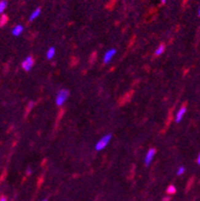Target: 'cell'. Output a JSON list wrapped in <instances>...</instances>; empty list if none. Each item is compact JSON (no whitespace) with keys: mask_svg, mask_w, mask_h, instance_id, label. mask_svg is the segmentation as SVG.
Returning a JSON list of instances; mask_svg holds the SVG:
<instances>
[{"mask_svg":"<svg viewBox=\"0 0 200 201\" xmlns=\"http://www.w3.org/2000/svg\"><path fill=\"white\" fill-rule=\"evenodd\" d=\"M55 55V48L54 47H50V48L47 50L46 52V57L48 59H52Z\"/></svg>","mask_w":200,"mask_h":201,"instance_id":"9","label":"cell"},{"mask_svg":"<svg viewBox=\"0 0 200 201\" xmlns=\"http://www.w3.org/2000/svg\"><path fill=\"white\" fill-rule=\"evenodd\" d=\"M184 173H185V168L184 167H180L179 168H178V171H177L178 176H181V175H183Z\"/></svg>","mask_w":200,"mask_h":201,"instance_id":"12","label":"cell"},{"mask_svg":"<svg viewBox=\"0 0 200 201\" xmlns=\"http://www.w3.org/2000/svg\"><path fill=\"white\" fill-rule=\"evenodd\" d=\"M23 31H24V27H23V26L18 25V26H15L14 29H12L11 33H12L14 36H20V35L23 33Z\"/></svg>","mask_w":200,"mask_h":201,"instance_id":"7","label":"cell"},{"mask_svg":"<svg viewBox=\"0 0 200 201\" xmlns=\"http://www.w3.org/2000/svg\"><path fill=\"white\" fill-rule=\"evenodd\" d=\"M0 201H6V199L4 198V197H2V198H1V199H0Z\"/></svg>","mask_w":200,"mask_h":201,"instance_id":"16","label":"cell"},{"mask_svg":"<svg viewBox=\"0 0 200 201\" xmlns=\"http://www.w3.org/2000/svg\"><path fill=\"white\" fill-rule=\"evenodd\" d=\"M116 50L114 48L107 50L105 52V54H104V57H103L104 63H108V62L112 61V59L113 58V56L116 55Z\"/></svg>","mask_w":200,"mask_h":201,"instance_id":"4","label":"cell"},{"mask_svg":"<svg viewBox=\"0 0 200 201\" xmlns=\"http://www.w3.org/2000/svg\"><path fill=\"white\" fill-rule=\"evenodd\" d=\"M198 14H199V17H200V7H199V10H198Z\"/></svg>","mask_w":200,"mask_h":201,"instance_id":"18","label":"cell"},{"mask_svg":"<svg viewBox=\"0 0 200 201\" xmlns=\"http://www.w3.org/2000/svg\"><path fill=\"white\" fill-rule=\"evenodd\" d=\"M167 193H170V194H174L175 192H176V188H175V186H170L169 188H167Z\"/></svg>","mask_w":200,"mask_h":201,"instance_id":"13","label":"cell"},{"mask_svg":"<svg viewBox=\"0 0 200 201\" xmlns=\"http://www.w3.org/2000/svg\"><path fill=\"white\" fill-rule=\"evenodd\" d=\"M186 111H187V108L185 106H183V107L180 108L179 111H178L177 114H176V122L177 123H180L181 120H183V117H184V116H185Z\"/></svg>","mask_w":200,"mask_h":201,"instance_id":"6","label":"cell"},{"mask_svg":"<svg viewBox=\"0 0 200 201\" xmlns=\"http://www.w3.org/2000/svg\"><path fill=\"white\" fill-rule=\"evenodd\" d=\"M164 50H166V46L159 45L156 48V50H155V55H161V54L164 52Z\"/></svg>","mask_w":200,"mask_h":201,"instance_id":"10","label":"cell"},{"mask_svg":"<svg viewBox=\"0 0 200 201\" xmlns=\"http://www.w3.org/2000/svg\"><path fill=\"white\" fill-rule=\"evenodd\" d=\"M40 14H41V9L40 8H36L33 12H32V14L30 15V18H29V20H30V22L36 20V18L40 15Z\"/></svg>","mask_w":200,"mask_h":201,"instance_id":"8","label":"cell"},{"mask_svg":"<svg viewBox=\"0 0 200 201\" xmlns=\"http://www.w3.org/2000/svg\"><path fill=\"white\" fill-rule=\"evenodd\" d=\"M154 155H155V149H153V148L149 149L148 152L146 153V156L144 158V162H145L146 165H149L151 164L152 159H153V157H154Z\"/></svg>","mask_w":200,"mask_h":201,"instance_id":"5","label":"cell"},{"mask_svg":"<svg viewBox=\"0 0 200 201\" xmlns=\"http://www.w3.org/2000/svg\"><path fill=\"white\" fill-rule=\"evenodd\" d=\"M69 92L66 90V89H61V90H59L55 98V103L57 106H62V105L65 103V101L69 98Z\"/></svg>","mask_w":200,"mask_h":201,"instance_id":"1","label":"cell"},{"mask_svg":"<svg viewBox=\"0 0 200 201\" xmlns=\"http://www.w3.org/2000/svg\"><path fill=\"white\" fill-rule=\"evenodd\" d=\"M43 201H47V200H43Z\"/></svg>","mask_w":200,"mask_h":201,"instance_id":"19","label":"cell"},{"mask_svg":"<svg viewBox=\"0 0 200 201\" xmlns=\"http://www.w3.org/2000/svg\"><path fill=\"white\" fill-rule=\"evenodd\" d=\"M34 58L32 56H28L27 58H25V60L23 61V63H22V66H23V69H25V71H30V69L33 68V65H34Z\"/></svg>","mask_w":200,"mask_h":201,"instance_id":"3","label":"cell"},{"mask_svg":"<svg viewBox=\"0 0 200 201\" xmlns=\"http://www.w3.org/2000/svg\"><path fill=\"white\" fill-rule=\"evenodd\" d=\"M166 1H167V0H161V2H163V3H166Z\"/></svg>","mask_w":200,"mask_h":201,"instance_id":"17","label":"cell"},{"mask_svg":"<svg viewBox=\"0 0 200 201\" xmlns=\"http://www.w3.org/2000/svg\"><path fill=\"white\" fill-rule=\"evenodd\" d=\"M6 7H7V1L6 0H1L0 1V14H2Z\"/></svg>","mask_w":200,"mask_h":201,"instance_id":"11","label":"cell"},{"mask_svg":"<svg viewBox=\"0 0 200 201\" xmlns=\"http://www.w3.org/2000/svg\"><path fill=\"white\" fill-rule=\"evenodd\" d=\"M197 162H198V164L200 165V153L198 154V158H197Z\"/></svg>","mask_w":200,"mask_h":201,"instance_id":"15","label":"cell"},{"mask_svg":"<svg viewBox=\"0 0 200 201\" xmlns=\"http://www.w3.org/2000/svg\"><path fill=\"white\" fill-rule=\"evenodd\" d=\"M110 140H112V135H110V134L103 136L102 138H101L99 141L96 143V145H95V149H96L97 151L103 150V149L105 148L107 145H108V143L110 142Z\"/></svg>","mask_w":200,"mask_h":201,"instance_id":"2","label":"cell"},{"mask_svg":"<svg viewBox=\"0 0 200 201\" xmlns=\"http://www.w3.org/2000/svg\"><path fill=\"white\" fill-rule=\"evenodd\" d=\"M33 106H34V102H30V103H29V105H28V110H30Z\"/></svg>","mask_w":200,"mask_h":201,"instance_id":"14","label":"cell"}]
</instances>
